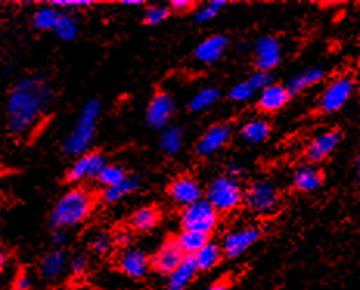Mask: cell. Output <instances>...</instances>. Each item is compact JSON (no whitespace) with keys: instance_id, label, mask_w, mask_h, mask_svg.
Masks as SVG:
<instances>
[{"instance_id":"12","label":"cell","mask_w":360,"mask_h":290,"mask_svg":"<svg viewBox=\"0 0 360 290\" xmlns=\"http://www.w3.org/2000/svg\"><path fill=\"white\" fill-rule=\"evenodd\" d=\"M176 112V103L172 95L167 91H157L153 98L149 100L146 107V124L153 131H163L169 126V121L172 120Z\"/></svg>"},{"instance_id":"23","label":"cell","mask_w":360,"mask_h":290,"mask_svg":"<svg viewBox=\"0 0 360 290\" xmlns=\"http://www.w3.org/2000/svg\"><path fill=\"white\" fill-rule=\"evenodd\" d=\"M140 188H141V178L137 174H129L124 182L115 185V187L101 188L98 191L100 204L115 205L118 202H122V200L126 199L127 196L137 192Z\"/></svg>"},{"instance_id":"30","label":"cell","mask_w":360,"mask_h":290,"mask_svg":"<svg viewBox=\"0 0 360 290\" xmlns=\"http://www.w3.org/2000/svg\"><path fill=\"white\" fill-rule=\"evenodd\" d=\"M221 100V91L214 86L200 88L198 93L193 95V98L188 103L190 112H202Z\"/></svg>"},{"instance_id":"5","label":"cell","mask_w":360,"mask_h":290,"mask_svg":"<svg viewBox=\"0 0 360 290\" xmlns=\"http://www.w3.org/2000/svg\"><path fill=\"white\" fill-rule=\"evenodd\" d=\"M204 197L219 214H230L244 205V188L241 182L221 174L210 180Z\"/></svg>"},{"instance_id":"34","label":"cell","mask_w":360,"mask_h":290,"mask_svg":"<svg viewBox=\"0 0 360 290\" xmlns=\"http://www.w3.org/2000/svg\"><path fill=\"white\" fill-rule=\"evenodd\" d=\"M171 8L169 5H163V4H153V5H146V8L143 11V24L148 27H155L163 24L165 20H168L171 18Z\"/></svg>"},{"instance_id":"19","label":"cell","mask_w":360,"mask_h":290,"mask_svg":"<svg viewBox=\"0 0 360 290\" xmlns=\"http://www.w3.org/2000/svg\"><path fill=\"white\" fill-rule=\"evenodd\" d=\"M69 261L65 249H51L41 256L37 263V272L44 281H58L69 269Z\"/></svg>"},{"instance_id":"16","label":"cell","mask_w":360,"mask_h":290,"mask_svg":"<svg viewBox=\"0 0 360 290\" xmlns=\"http://www.w3.org/2000/svg\"><path fill=\"white\" fill-rule=\"evenodd\" d=\"M117 267L127 278L143 279L151 272V261H149V255L141 249L127 247L118 255Z\"/></svg>"},{"instance_id":"46","label":"cell","mask_w":360,"mask_h":290,"mask_svg":"<svg viewBox=\"0 0 360 290\" xmlns=\"http://www.w3.org/2000/svg\"><path fill=\"white\" fill-rule=\"evenodd\" d=\"M204 290H230V281L227 278H221L212 282V284L205 287Z\"/></svg>"},{"instance_id":"44","label":"cell","mask_w":360,"mask_h":290,"mask_svg":"<svg viewBox=\"0 0 360 290\" xmlns=\"http://www.w3.org/2000/svg\"><path fill=\"white\" fill-rule=\"evenodd\" d=\"M18 173H19V169L14 168L13 165H10V163L4 159V155L0 154V180H2V178H6V177H11V176L18 174Z\"/></svg>"},{"instance_id":"21","label":"cell","mask_w":360,"mask_h":290,"mask_svg":"<svg viewBox=\"0 0 360 290\" xmlns=\"http://www.w3.org/2000/svg\"><path fill=\"white\" fill-rule=\"evenodd\" d=\"M163 218L162 210L157 205H145L135 210L127 218V228L132 233H148L160 225Z\"/></svg>"},{"instance_id":"7","label":"cell","mask_w":360,"mask_h":290,"mask_svg":"<svg viewBox=\"0 0 360 290\" xmlns=\"http://www.w3.org/2000/svg\"><path fill=\"white\" fill-rule=\"evenodd\" d=\"M356 92V79L352 75H340L329 83L319 98V112L333 115L347 106Z\"/></svg>"},{"instance_id":"22","label":"cell","mask_w":360,"mask_h":290,"mask_svg":"<svg viewBox=\"0 0 360 290\" xmlns=\"http://www.w3.org/2000/svg\"><path fill=\"white\" fill-rule=\"evenodd\" d=\"M272 133V124L264 117H255L247 120L241 128H239V138L243 143L257 146L264 143Z\"/></svg>"},{"instance_id":"43","label":"cell","mask_w":360,"mask_h":290,"mask_svg":"<svg viewBox=\"0 0 360 290\" xmlns=\"http://www.w3.org/2000/svg\"><path fill=\"white\" fill-rule=\"evenodd\" d=\"M225 176H229L231 178H235V180L241 182L243 178L247 177V171L241 165H238V163H230V165H227V168H225Z\"/></svg>"},{"instance_id":"45","label":"cell","mask_w":360,"mask_h":290,"mask_svg":"<svg viewBox=\"0 0 360 290\" xmlns=\"http://www.w3.org/2000/svg\"><path fill=\"white\" fill-rule=\"evenodd\" d=\"M50 242L53 245V249H65L67 245V233L63 230H58V232H51Z\"/></svg>"},{"instance_id":"38","label":"cell","mask_w":360,"mask_h":290,"mask_svg":"<svg viewBox=\"0 0 360 290\" xmlns=\"http://www.w3.org/2000/svg\"><path fill=\"white\" fill-rule=\"evenodd\" d=\"M249 79V83L253 86L255 91H257L258 93L261 91H264L266 87H269L270 84H274V77L272 73H267V72H257L255 70V73H252V75L247 78Z\"/></svg>"},{"instance_id":"13","label":"cell","mask_w":360,"mask_h":290,"mask_svg":"<svg viewBox=\"0 0 360 290\" xmlns=\"http://www.w3.org/2000/svg\"><path fill=\"white\" fill-rule=\"evenodd\" d=\"M255 69L257 72L272 73L281 64L283 47L278 38L275 36H259L253 44Z\"/></svg>"},{"instance_id":"27","label":"cell","mask_w":360,"mask_h":290,"mask_svg":"<svg viewBox=\"0 0 360 290\" xmlns=\"http://www.w3.org/2000/svg\"><path fill=\"white\" fill-rule=\"evenodd\" d=\"M185 141V132L180 126H168L160 132L159 147L167 157H176L182 151Z\"/></svg>"},{"instance_id":"25","label":"cell","mask_w":360,"mask_h":290,"mask_svg":"<svg viewBox=\"0 0 360 290\" xmlns=\"http://www.w3.org/2000/svg\"><path fill=\"white\" fill-rule=\"evenodd\" d=\"M198 265L194 263L193 256H185L177 269L172 272L169 277H167V286H165V290H186L190 287L194 278L198 277Z\"/></svg>"},{"instance_id":"8","label":"cell","mask_w":360,"mask_h":290,"mask_svg":"<svg viewBox=\"0 0 360 290\" xmlns=\"http://www.w3.org/2000/svg\"><path fill=\"white\" fill-rule=\"evenodd\" d=\"M106 154L100 150H90L89 152L79 155L70 168L65 171L63 182L67 185L78 187L79 183L87 180H96L101 171L108 165Z\"/></svg>"},{"instance_id":"26","label":"cell","mask_w":360,"mask_h":290,"mask_svg":"<svg viewBox=\"0 0 360 290\" xmlns=\"http://www.w3.org/2000/svg\"><path fill=\"white\" fill-rule=\"evenodd\" d=\"M193 258L199 272H212L224 261V251L219 242L210 241Z\"/></svg>"},{"instance_id":"40","label":"cell","mask_w":360,"mask_h":290,"mask_svg":"<svg viewBox=\"0 0 360 290\" xmlns=\"http://www.w3.org/2000/svg\"><path fill=\"white\" fill-rule=\"evenodd\" d=\"M33 279L27 269H19L13 279V290H32Z\"/></svg>"},{"instance_id":"41","label":"cell","mask_w":360,"mask_h":290,"mask_svg":"<svg viewBox=\"0 0 360 290\" xmlns=\"http://www.w3.org/2000/svg\"><path fill=\"white\" fill-rule=\"evenodd\" d=\"M172 14H186V13H194L199 6L198 2H193V0H172L168 4Z\"/></svg>"},{"instance_id":"1","label":"cell","mask_w":360,"mask_h":290,"mask_svg":"<svg viewBox=\"0 0 360 290\" xmlns=\"http://www.w3.org/2000/svg\"><path fill=\"white\" fill-rule=\"evenodd\" d=\"M55 104V88L42 73H32L14 84L5 101L6 132L19 141L32 140L45 128Z\"/></svg>"},{"instance_id":"29","label":"cell","mask_w":360,"mask_h":290,"mask_svg":"<svg viewBox=\"0 0 360 290\" xmlns=\"http://www.w3.org/2000/svg\"><path fill=\"white\" fill-rule=\"evenodd\" d=\"M59 16H61V11L55 8V6L45 4L41 8H37L34 11L32 24L36 29H39V32H53Z\"/></svg>"},{"instance_id":"31","label":"cell","mask_w":360,"mask_h":290,"mask_svg":"<svg viewBox=\"0 0 360 290\" xmlns=\"http://www.w3.org/2000/svg\"><path fill=\"white\" fill-rule=\"evenodd\" d=\"M78 32H79L78 19L70 13L61 11V16H59L58 24L53 29L56 38L59 41H64V42H72V41L77 39Z\"/></svg>"},{"instance_id":"28","label":"cell","mask_w":360,"mask_h":290,"mask_svg":"<svg viewBox=\"0 0 360 290\" xmlns=\"http://www.w3.org/2000/svg\"><path fill=\"white\" fill-rule=\"evenodd\" d=\"M174 237L185 256H194L202 247H205L212 241V236L210 235L190 232V230H180L177 235H174Z\"/></svg>"},{"instance_id":"10","label":"cell","mask_w":360,"mask_h":290,"mask_svg":"<svg viewBox=\"0 0 360 290\" xmlns=\"http://www.w3.org/2000/svg\"><path fill=\"white\" fill-rule=\"evenodd\" d=\"M231 137H233V126L229 121H217L202 133L198 143L194 145V154L200 159L213 157L230 143Z\"/></svg>"},{"instance_id":"47","label":"cell","mask_w":360,"mask_h":290,"mask_svg":"<svg viewBox=\"0 0 360 290\" xmlns=\"http://www.w3.org/2000/svg\"><path fill=\"white\" fill-rule=\"evenodd\" d=\"M6 264H8V251H6L4 245L0 244V275L4 273Z\"/></svg>"},{"instance_id":"2","label":"cell","mask_w":360,"mask_h":290,"mask_svg":"<svg viewBox=\"0 0 360 290\" xmlns=\"http://www.w3.org/2000/svg\"><path fill=\"white\" fill-rule=\"evenodd\" d=\"M98 205V191L82 187V185L72 187L56 200V204L51 208L49 216L50 232H58V230L65 232L69 228L82 225L92 218Z\"/></svg>"},{"instance_id":"32","label":"cell","mask_w":360,"mask_h":290,"mask_svg":"<svg viewBox=\"0 0 360 290\" xmlns=\"http://www.w3.org/2000/svg\"><path fill=\"white\" fill-rule=\"evenodd\" d=\"M115 239L114 233L106 232V230H101V232H96L92 235L89 239V251L96 256H106L114 250Z\"/></svg>"},{"instance_id":"39","label":"cell","mask_w":360,"mask_h":290,"mask_svg":"<svg viewBox=\"0 0 360 290\" xmlns=\"http://www.w3.org/2000/svg\"><path fill=\"white\" fill-rule=\"evenodd\" d=\"M49 5L55 6L59 11L69 13V10L75 8H87V6H95V2H87V0H55V2H49Z\"/></svg>"},{"instance_id":"36","label":"cell","mask_w":360,"mask_h":290,"mask_svg":"<svg viewBox=\"0 0 360 290\" xmlns=\"http://www.w3.org/2000/svg\"><path fill=\"white\" fill-rule=\"evenodd\" d=\"M258 92L255 91L253 86L249 83V79H244V81H239L229 91V100L233 101V103H247L250 101L255 95Z\"/></svg>"},{"instance_id":"18","label":"cell","mask_w":360,"mask_h":290,"mask_svg":"<svg viewBox=\"0 0 360 290\" xmlns=\"http://www.w3.org/2000/svg\"><path fill=\"white\" fill-rule=\"evenodd\" d=\"M229 47H230L229 36L221 34V33L212 34L198 44V47L194 48V58H196V61L200 64L213 65L221 61L224 55L227 53Z\"/></svg>"},{"instance_id":"11","label":"cell","mask_w":360,"mask_h":290,"mask_svg":"<svg viewBox=\"0 0 360 290\" xmlns=\"http://www.w3.org/2000/svg\"><path fill=\"white\" fill-rule=\"evenodd\" d=\"M205 188L191 174H179L168 183L167 195L174 205L185 208L204 199Z\"/></svg>"},{"instance_id":"4","label":"cell","mask_w":360,"mask_h":290,"mask_svg":"<svg viewBox=\"0 0 360 290\" xmlns=\"http://www.w3.org/2000/svg\"><path fill=\"white\" fill-rule=\"evenodd\" d=\"M283 204L281 191L270 178H257L244 188V206L258 218H269L280 211Z\"/></svg>"},{"instance_id":"9","label":"cell","mask_w":360,"mask_h":290,"mask_svg":"<svg viewBox=\"0 0 360 290\" xmlns=\"http://www.w3.org/2000/svg\"><path fill=\"white\" fill-rule=\"evenodd\" d=\"M262 237V230L257 225H245L235 230H230L224 235L221 249L224 251V258L236 259L249 251L255 244H258Z\"/></svg>"},{"instance_id":"48","label":"cell","mask_w":360,"mask_h":290,"mask_svg":"<svg viewBox=\"0 0 360 290\" xmlns=\"http://www.w3.org/2000/svg\"><path fill=\"white\" fill-rule=\"evenodd\" d=\"M356 177H357V185L360 187V152L357 154V159H356Z\"/></svg>"},{"instance_id":"3","label":"cell","mask_w":360,"mask_h":290,"mask_svg":"<svg viewBox=\"0 0 360 290\" xmlns=\"http://www.w3.org/2000/svg\"><path fill=\"white\" fill-rule=\"evenodd\" d=\"M103 104L98 98H90L78 115L77 124L70 131L69 136L63 140L61 151L69 157H79V155L90 151L94 143L95 132L98 128Z\"/></svg>"},{"instance_id":"20","label":"cell","mask_w":360,"mask_h":290,"mask_svg":"<svg viewBox=\"0 0 360 290\" xmlns=\"http://www.w3.org/2000/svg\"><path fill=\"white\" fill-rule=\"evenodd\" d=\"M292 98L286 84L274 83L258 93L257 107L261 114H276L289 104Z\"/></svg>"},{"instance_id":"35","label":"cell","mask_w":360,"mask_h":290,"mask_svg":"<svg viewBox=\"0 0 360 290\" xmlns=\"http://www.w3.org/2000/svg\"><path fill=\"white\" fill-rule=\"evenodd\" d=\"M227 5L229 2H224V0H212V2L199 5L196 11H194V22L200 25L207 24V22L217 18V14H219Z\"/></svg>"},{"instance_id":"33","label":"cell","mask_w":360,"mask_h":290,"mask_svg":"<svg viewBox=\"0 0 360 290\" xmlns=\"http://www.w3.org/2000/svg\"><path fill=\"white\" fill-rule=\"evenodd\" d=\"M127 176H129V173L124 166L118 165V163H108L106 168L101 171V174L96 178V182L100 183L101 188H109L124 182Z\"/></svg>"},{"instance_id":"15","label":"cell","mask_w":360,"mask_h":290,"mask_svg":"<svg viewBox=\"0 0 360 290\" xmlns=\"http://www.w3.org/2000/svg\"><path fill=\"white\" fill-rule=\"evenodd\" d=\"M343 140V132L340 129H329L319 133L307 143L304 150V159L307 163L317 165L326 160L337 147L340 146Z\"/></svg>"},{"instance_id":"42","label":"cell","mask_w":360,"mask_h":290,"mask_svg":"<svg viewBox=\"0 0 360 290\" xmlns=\"http://www.w3.org/2000/svg\"><path fill=\"white\" fill-rule=\"evenodd\" d=\"M114 239H115V245H118V247H123V249L131 247V244H132V232H131L129 228L118 230V232L114 233Z\"/></svg>"},{"instance_id":"50","label":"cell","mask_w":360,"mask_h":290,"mask_svg":"<svg viewBox=\"0 0 360 290\" xmlns=\"http://www.w3.org/2000/svg\"><path fill=\"white\" fill-rule=\"evenodd\" d=\"M0 233H2V227H0Z\"/></svg>"},{"instance_id":"24","label":"cell","mask_w":360,"mask_h":290,"mask_svg":"<svg viewBox=\"0 0 360 290\" xmlns=\"http://www.w3.org/2000/svg\"><path fill=\"white\" fill-rule=\"evenodd\" d=\"M326 77V70L323 67L320 65H312V67H307L303 72L297 73L295 77H292L288 81V91L290 92V95H298V93H303L307 88H311L314 86L320 84L321 81L325 79Z\"/></svg>"},{"instance_id":"17","label":"cell","mask_w":360,"mask_h":290,"mask_svg":"<svg viewBox=\"0 0 360 290\" xmlns=\"http://www.w3.org/2000/svg\"><path fill=\"white\" fill-rule=\"evenodd\" d=\"M325 174L317 165L312 163H302L294 169L292 174V188L302 195H311L323 187Z\"/></svg>"},{"instance_id":"6","label":"cell","mask_w":360,"mask_h":290,"mask_svg":"<svg viewBox=\"0 0 360 290\" xmlns=\"http://www.w3.org/2000/svg\"><path fill=\"white\" fill-rule=\"evenodd\" d=\"M179 220L182 230H190V232H199L212 236L216 232L217 225H219L221 214L204 197L190 206L182 208Z\"/></svg>"},{"instance_id":"37","label":"cell","mask_w":360,"mask_h":290,"mask_svg":"<svg viewBox=\"0 0 360 290\" xmlns=\"http://www.w3.org/2000/svg\"><path fill=\"white\" fill-rule=\"evenodd\" d=\"M69 270L73 278H84L90 270V255L79 251L69 261Z\"/></svg>"},{"instance_id":"49","label":"cell","mask_w":360,"mask_h":290,"mask_svg":"<svg viewBox=\"0 0 360 290\" xmlns=\"http://www.w3.org/2000/svg\"><path fill=\"white\" fill-rule=\"evenodd\" d=\"M123 5H127V6H139V5H145V2H135V0H132V2H123Z\"/></svg>"},{"instance_id":"14","label":"cell","mask_w":360,"mask_h":290,"mask_svg":"<svg viewBox=\"0 0 360 290\" xmlns=\"http://www.w3.org/2000/svg\"><path fill=\"white\" fill-rule=\"evenodd\" d=\"M184 259H185V255L184 251L180 250L174 236L167 237V239L160 244V247L157 249L151 256H149V261H151V270L154 273L163 275V277H169V275L174 272L180 264H182Z\"/></svg>"}]
</instances>
